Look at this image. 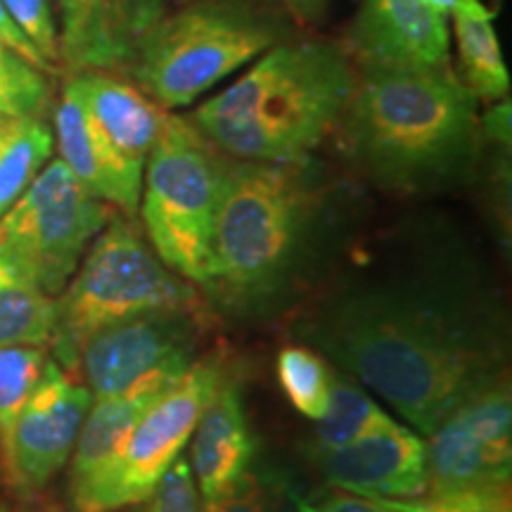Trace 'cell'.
Wrapping results in <instances>:
<instances>
[{
	"instance_id": "obj_3",
	"label": "cell",
	"mask_w": 512,
	"mask_h": 512,
	"mask_svg": "<svg viewBox=\"0 0 512 512\" xmlns=\"http://www.w3.org/2000/svg\"><path fill=\"white\" fill-rule=\"evenodd\" d=\"M320 207L311 157L283 164L228 157L204 292L235 316L273 309L302 271Z\"/></svg>"
},
{
	"instance_id": "obj_31",
	"label": "cell",
	"mask_w": 512,
	"mask_h": 512,
	"mask_svg": "<svg viewBox=\"0 0 512 512\" xmlns=\"http://www.w3.org/2000/svg\"><path fill=\"white\" fill-rule=\"evenodd\" d=\"M0 41L5 43V48L10 50V53H15L17 57H22L24 62H29L31 67L41 69L43 74H57L50 64L43 60L41 55L36 53V48L31 46L29 38L19 31V27L15 22H12V17L8 15V10H5L3 0H0Z\"/></svg>"
},
{
	"instance_id": "obj_24",
	"label": "cell",
	"mask_w": 512,
	"mask_h": 512,
	"mask_svg": "<svg viewBox=\"0 0 512 512\" xmlns=\"http://www.w3.org/2000/svg\"><path fill=\"white\" fill-rule=\"evenodd\" d=\"M43 347H0V448L5 451L15 422L48 366Z\"/></svg>"
},
{
	"instance_id": "obj_22",
	"label": "cell",
	"mask_w": 512,
	"mask_h": 512,
	"mask_svg": "<svg viewBox=\"0 0 512 512\" xmlns=\"http://www.w3.org/2000/svg\"><path fill=\"white\" fill-rule=\"evenodd\" d=\"M394 420L380 403L370 399V394L358 382H351L347 375L335 373L328 411L316 420L313 432V456L332 451L344 444H351L363 434L377 430Z\"/></svg>"
},
{
	"instance_id": "obj_12",
	"label": "cell",
	"mask_w": 512,
	"mask_h": 512,
	"mask_svg": "<svg viewBox=\"0 0 512 512\" xmlns=\"http://www.w3.org/2000/svg\"><path fill=\"white\" fill-rule=\"evenodd\" d=\"M200 323V306L121 320L86 339L76 373H83L93 399H107L162 368H188L195 363Z\"/></svg>"
},
{
	"instance_id": "obj_26",
	"label": "cell",
	"mask_w": 512,
	"mask_h": 512,
	"mask_svg": "<svg viewBox=\"0 0 512 512\" xmlns=\"http://www.w3.org/2000/svg\"><path fill=\"white\" fill-rule=\"evenodd\" d=\"M3 5L12 17V22L17 24L19 31L36 48V53L55 72H60V24H57L53 0H3Z\"/></svg>"
},
{
	"instance_id": "obj_25",
	"label": "cell",
	"mask_w": 512,
	"mask_h": 512,
	"mask_svg": "<svg viewBox=\"0 0 512 512\" xmlns=\"http://www.w3.org/2000/svg\"><path fill=\"white\" fill-rule=\"evenodd\" d=\"M46 76L22 57H0V114L10 119L43 117L50 102Z\"/></svg>"
},
{
	"instance_id": "obj_36",
	"label": "cell",
	"mask_w": 512,
	"mask_h": 512,
	"mask_svg": "<svg viewBox=\"0 0 512 512\" xmlns=\"http://www.w3.org/2000/svg\"><path fill=\"white\" fill-rule=\"evenodd\" d=\"M178 3H195V0H178ZM254 3H264V5H273L275 3V0H254Z\"/></svg>"
},
{
	"instance_id": "obj_9",
	"label": "cell",
	"mask_w": 512,
	"mask_h": 512,
	"mask_svg": "<svg viewBox=\"0 0 512 512\" xmlns=\"http://www.w3.org/2000/svg\"><path fill=\"white\" fill-rule=\"evenodd\" d=\"M112 216L62 159H53L0 216V261L57 297Z\"/></svg>"
},
{
	"instance_id": "obj_19",
	"label": "cell",
	"mask_w": 512,
	"mask_h": 512,
	"mask_svg": "<svg viewBox=\"0 0 512 512\" xmlns=\"http://www.w3.org/2000/svg\"><path fill=\"white\" fill-rule=\"evenodd\" d=\"M463 83L477 100L498 102L510 93L508 64L498 46L494 15L482 0H456L451 10Z\"/></svg>"
},
{
	"instance_id": "obj_34",
	"label": "cell",
	"mask_w": 512,
	"mask_h": 512,
	"mask_svg": "<svg viewBox=\"0 0 512 512\" xmlns=\"http://www.w3.org/2000/svg\"><path fill=\"white\" fill-rule=\"evenodd\" d=\"M427 5H430V8H434L439 12V15H451V10H453V3H456V0H425Z\"/></svg>"
},
{
	"instance_id": "obj_17",
	"label": "cell",
	"mask_w": 512,
	"mask_h": 512,
	"mask_svg": "<svg viewBox=\"0 0 512 512\" xmlns=\"http://www.w3.org/2000/svg\"><path fill=\"white\" fill-rule=\"evenodd\" d=\"M188 368H162L107 399H93L69 458V501L81 512L102 477L110 472L136 422L159 396L169 392Z\"/></svg>"
},
{
	"instance_id": "obj_2",
	"label": "cell",
	"mask_w": 512,
	"mask_h": 512,
	"mask_svg": "<svg viewBox=\"0 0 512 512\" xmlns=\"http://www.w3.org/2000/svg\"><path fill=\"white\" fill-rule=\"evenodd\" d=\"M356 81L344 48L287 38L188 119L230 159L302 162L339 126Z\"/></svg>"
},
{
	"instance_id": "obj_28",
	"label": "cell",
	"mask_w": 512,
	"mask_h": 512,
	"mask_svg": "<svg viewBox=\"0 0 512 512\" xmlns=\"http://www.w3.org/2000/svg\"><path fill=\"white\" fill-rule=\"evenodd\" d=\"M143 503H147L145 512H202L200 491L183 453L171 463Z\"/></svg>"
},
{
	"instance_id": "obj_39",
	"label": "cell",
	"mask_w": 512,
	"mask_h": 512,
	"mask_svg": "<svg viewBox=\"0 0 512 512\" xmlns=\"http://www.w3.org/2000/svg\"><path fill=\"white\" fill-rule=\"evenodd\" d=\"M0 512H10V508H8V505H3V503H0Z\"/></svg>"
},
{
	"instance_id": "obj_6",
	"label": "cell",
	"mask_w": 512,
	"mask_h": 512,
	"mask_svg": "<svg viewBox=\"0 0 512 512\" xmlns=\"http://www.w3.org/2000/svg\"><path fill=\"white\" fill-rule=\"evenodd\" d=\"M166 114L124 76L76 72L55 107L57 159L98 200L133 216Z\"/></svg>"
},
{
	"instance_id": "obj_30",
	"label": "cell",
	"mask_w": 512,
	"mask_h": 512,
	"mask_svg": "<svg viewBox=\"0 0 512 512\" xmlns=\"http://www.w3.org/2000/svg\"><path fill=\"white\" fill-rule=\"evenodd\" d=\"M297 508L299 512H387L377 501L344 494L337 489L316 498H299Z\"/></svg>"
},
{
	"instance_id": "obj_21",
	"label": "cell",
	"mask_w": 512,
	"mask_h": 512,
	"mask_svg": "<svg viewBox=\"0 0 512 512\" xmlns=\"http://www.w3.org/2000/svg\"><path fill=\"white\" fill-rule=\"evenodd\" d=\"M55 150L53 128L43 117L12 119L0 140V216L34 183Z\"/></svg>"
},
{
	"instance_id": "obj_5",
	"label": "cell",
	"mask_w": 512,
	"mask_h": 512,
	"mask_svg": "<svg viewBox=\"0 0 512 512\" xmlns=\"http://www.w3.org/2000/svg\"><path fill=\"white\" fill-rule=\"evenodd\" d=\"M273 5L195 0L166 12L140 38L128 81L166 112L200 100L216 83L287 41Z\"/></svg>"
},
{
	"instance_id": "obj_27",
	"label": "cell",
	"mask_w": 512,
	"mask_h": 512,
	"mask_svg": "<svg viewBox=\"0 0 512 512\" xmlns=\"http://www.w3.org/2000/svg\"><path fill=\"white\" fill-rule=\"evenodd\" d=\"M387 512H512L510 489L467 491L451 496L408 498V501H377Z\"/></svg>"
},
{
	"instance_id": "obj_16",
	"label": "cell",
	"mask_w": 512,
	"mask_h": 512,
	"mask_svg": "<svg viewBox=\"0 0 512 512\" xmlns=\"http://www.w3.org/2000/svg\"><path fill=\"white\" fill-rule=\"evenodd\" d=\"M166 12V0H69L60 19L62 67L124 76L140 38Z\"/></svg>"
},
{
	"instance_id": "obj_8",
	"label": "cell",
	"mask_w": 512,
	"mask_h": 512,
	"mask_svg": "<svg viewBox=\"0 0 512 512\" xmlns=\"http://www.w3.org/2000/svg\"><path fill=\"white\" fill-rule=\"evenodd\" d=\"M228 157L188 117L166 114L147 157L140 216L159 261L207 290L211 242Z\"/></svg>"
},
{
	"instance_id": "obj_29",
	"label": "cell",
	"mask_w": 512,
	"mask_h": 512,
	"mask_svg": "<svg viewBox=\"0 0 512 512\" xmlns=\"http://www.w3.org/2000/svg\"><path fill=\"white\" fill-rule=\"evenodd\" d=\"M202 512H275V508L271 491L254 475H249L230 494L204 505Z\"/></svg>"
},
{
	"instance_id": "obj_40",
	"label": "cell",
	"mask_w": 512,
	"mask_h": 512,
	"mask_svg": "<svg viewBox=\"0 0 512 512\" xmlns=\"http://www.w3.org/2000/svg\"><path fill=\"white\" fill-rule=\"evenodd\" d=\"M8 126H10V124H8ZM8 126H5V128H3V131H0V140H3V133H5V131H8Z\"/></svg>"
},
{
	"instance_id": "obj_11",
	"label": "cell",
	"mask_w": 512,
	"mask_h": 512,
	"mask_svg": "<svg viewBox=\"0 0 512 512\" xmlns=\"http://www.w3.org/2000/svg\"><path fill=\"white\" fill-rule=\"evenodd\" d=\"M427 437V496L510 489L512 396L508 380H498L467 396Z\"/></svg>"
},
{
	"instance_id": "obj_20",
	"label": "cell",
	"mask_w": 512,
	"mask_h": 512,
	"mask_svg": "<svg viewBox=\"0 0 512 512\" xmlns=\"http://www.w3.org/2000/svg\"><path fill=\"white\" fill-rule=\"evenodd\" d=\"M55 332V297L0 261V347H46Z\"/></svg>"
},
{
	"instance_id": "obj_23",
	"label": "cell",
	"mask_w": 512,
	"mask_h": 512,
	"mask_svg": "<svg viewBox=\"0 0 512 512\" xmlns=\"http://www.w3.org/2000/svg\"><path fill=\"white\" fill-rule=\"evenodd\" d=\"M275 373L294 411L313 422L323 418L328 411L332 382H335V370L323 354L306 344H290L280 349Z\"/></svg>"
},
{
	"instance_id": "obj_7",
	"label": "cell",
	"mask_w": 512,
	"mask_h": 512,
	"mask_svg": "<svg viewBox=\"0 0 512 512\" xmlns=\"http://www.w3.org/2000/svg\"><path fill=\"white\" fill-rule=\"evenodd\" d=\"M197 306L195 285L159 261L136 223L112 216L55 297L53 358L74 375L81 347L98 330L143 313Z\"/></svg>"
},
{
	"instance_id": "obj_18",
	"label": "cell",
	"mask_w": 512,
	"mask_h": 512,
	"mask_svg": "<svg viewBox=\"0 0 512 512\" xmlns=\"http://www.w3.org/2000/svg\"><path fill=\"white\" fill-rule=\"evenodd\" d=\"M190 444V470L202 503H214L252 475L256 439L235 384H219L204 403Z\"/></svg>"
},
{
	"instance_id": "obj_15",
	"label": "cell",
	"mask_w": 512,
	"mask_h": 512,
	"mask_svg": "<svg viewBox=\"0 0 512 512\" xmlns=\"http://www.w3.org/2000/svg\"><path fill=\"white\" fill-rule=\"evenodd\" d=\"M448 50L446 19L425 0H363L347 53L361 69H441Z\"/></svg>"
},
{
	"instance_id": "obj_33",
	"label": "cell",
	"mask_w": 512,
	"mask_h": 512,
	"mask_svg": "<svg viewBox=\"0 0 512 512\" xmlns=\"http://www.w3.org/2000/svg\"><path fill=\"white\" fill-rule=\"evenodd\" d=\"M285 5L287 12L302 24H313L323 17L325 12V3L328 0H280Z\"/></svg>"
},
{
	"instance_id": "obj_32",
	"label": "cell",
	"mask_w": 512,
	"mask_h": 512,
	"mask_svg": "<svg viewBox=\"0 0 512 512\" xmlns=\"http://www.w3.org/2000/svg\"><path fill=\"white\" fill-rule=\"evenodd\" d=\"M482 131L486 138L496 140L498 145L510 147V100H498V105L491 112L484 114Z\"/></svg>"
},
{
	"instance_id": "obj_35",
	"label": "cell",
	"mask_w": 512,
	"mask_h": 512,
	"mask_svg": "<svg viewBox=\"0 0 512 512\" xmlns=\"http://www.w3.org/2000/svg\"><path fill=\"white\" fill-rule=\"evenodd\" d=\"M53 5H55V10H57V17H64V12L69 10V0H53Z\"/></svg>"
},
{
	"instance_id": "obj_37",
	"label": "cell",
	"mask_w": 512,
	"mask_h": 512,
	"mask_svg": "<svg viewBox=\"0 0 512 512\" xmlns=\"http://www.w3.org/2000/svg\"><path fill=\"white\" fill-rule=\"evenodd\" d=\"M10 121H12L10 117H5V114H0V131H3V128H5V126H8V124H10Z\"/></svg>"
},
{
	"instance_id": "obj_13",
	"label": "cell",
	"mask_w": 512,
	"mask_h": 512,
	"mask_svg": "<svg viewBox=\"0 0 512 512\" xmlns=\"http://www.w3.org/2000/svg\"><path fill=\"white\" fill-rule=\"evenodd\" d=\"M93 394L53 356L10 434L3 456L22 494H36L72 458Z\"/></svg>"
},
{
	"instance_id": "obj_14",
	"label": "cell",
	"mask_w": 512,
	"mask_h": 512,
	"mask_svg": "<svg viewBox=\"0 0 512 512\" xmlns=\"http://www.w3.org/2000/svg\"><path fill=\"white\" fill-rule=\"evenodd\" d=\"M316 458L325 482L344 494L370 501H408L427 494V444L399 420Z\"/></svg>"
},
{
	"instance_id": "obj_38",
	"label": "cell",
	"mask_w": 512,
	"mask_h": 512,
	"mask_svg": "<svg viewBox=\"0 0 512 512\" xmlns=\"http://www.w3.org/2000/svg\"><path fill=\"white\" fill-rule=\"evenodd\" d=\"M5 55H10V50L5 48V43H3V41H0V57H5ZM12 55H15V53H12Z\"/></svg>"
},
{
	"instance_id": "obj_4",
	"label": "cell",
	"mask_w": 512,
	"mask_h": 512,
	"mask_svg": "<svg viewBox=\"0 0 512 512\" xmlns=\"http://www.w3.org/2000/svg\"><path fill=\"white\" fill-rule=\"evenodd\" d=\"M479 100L441 69H361L339 121L344 150L389 188H430L470 164Z\"/></svg>"
},
{
	"instance_id": "obj_10",
	"label": "cell",
	"mask_w": 512,
	"mask_h": 512,
	"mask_svg": "<svg viewBox=\"0 0 512 512\" xmlns=\"http://www.w3.org/2000/svg\"><path fill=\"white\" fill-rule=\"evenodd\" d=\"M221 384L211 363L195 361L181 380L152 403L121 446L110 472L81 512H117L143 503L192 437L204 403Z\"/></svg>"
},
{
	"instance_id": "obj_1",
	"label": "cell",
	"mask_w": 512,
	"mask_h": 512,
	"mask_svg": "<svg viewBox=\"0 0 512 512\" xmlns=\"http://www.w3.org/2000/svg\"><path fill=\"white\" fill-rule=\"evenodd\" d=\"M299 335L425 437L467 396L505 380L508 366L496 306L432 275L342 287Z\"/></svg>"
}]
</instances>
